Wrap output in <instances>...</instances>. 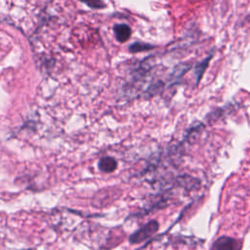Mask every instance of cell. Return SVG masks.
I'll return each mask as SVG.
<instances>
[{"label":"cell","mask_w":250,"mask_h":250,"mask_svg":"<svg viewBox=\"0 0 250 250\" xmlns=\"http://www.w3.org/2000/svg\"><path fill=\"white\" fill-rule=\"evenodd\" d=\"M211 57H212V56H209L205 61L201 62L199 64H197V65H196V67H195L196 84H198V82L200 81V79H201V77H202V75H203V73H204V71H205L206 67L208 66V63H209V61H210Z\"/></svg>","instance_id":"obj_5"},{"label":"cell","mask_w":250,"mask_h":250,"mask_svg":"<svg viewBox=\"0 0 250 250\" xmlns=\"http://www.w3.org/2000/svg\"><path fill=\"white\" fill-rule=\"evenodd\" d=\"M213 249H238L240 248L239 243L230 237L222 236L218 238L212 245Z\"/></svg>","instance_id":"obj_2"},{"label":"cell","mask_w":250,"mask_h":250,"mask_svg":"<svg viewBox=\"0 0 250 250\" xmlns=\"http://www.w3.org/2000/svg\"><path fill=\"white\" fill-rule=\"evenodd\" d=\"M158 229V223L155 221H151L147 223L145 227L136 231L130 238L131 243H140L145 239L151 236Z\"/></svg>","instance_id":"obj_1"},{"label":"cell","mask_w":250,"mask_h":250,"mask_svg":"<svg viewBox=\"0 0 250 250\" xmlns=\"http://www.w3.org/2000/svg\"><path fill=\"white\" fill-rule=\"evenodd\" d=\"M116 166H117L116 161L112 157H109V156L103 157L99 162V168L103 172H106V173L114 171L116 169Z\"/></svg>","instance_id":"obj_4"},{"label":"cell","mask_w":250,"mask_h":250,"mask_svg":"<svg viewBox=\"0 0 250 250\" xmlns=\"http://www.w3.org/2000/svg\"><path fill=\"white\" fill-rule=\"evenodd\" d=\"M80 1L93 9H103L105 7V4L103 0H80Z\"/></svg>","instance_id":"obj_6"},{"label":"cell","mask_w":250,"mask_h":250,"mask_svg":"<svg viewBox=\"0 0 250 250\" xmlns=\"http://www.w3.org/2000/svg\"><path fill=\"white\" fill-rule=\"evenodd\" d=\"M153 48L151 45L148 44H144V43H135L130 47V50L132 52H140V51H145V50H149Z\"/></svg>","instance_id":"obj_7"},{"label":"cell","mask_w":250,"mask_h":250,"mask_svg":"<svg viewBox=\"0 0 250 250\" xmlns=\"http://www.w3.org/2000/svg\"><path fill=\"white\" fill-rule=\"evenodd\" d=\"M113 31L115 34V38L119 42L127 41L131 35V28L125 23L115 24L113 27Z\"/></svg>","instance_id":"obj_3"}]
</instances>
